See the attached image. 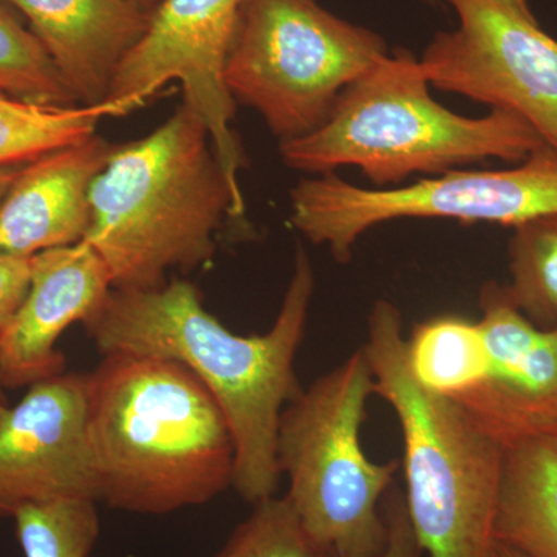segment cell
<instances>
[{
  "label": "cell",
  "mask_w": 557,
  "mask_h": 557,
  "mask_svg": "<svg viewBox=\"0 0 557 557\" xmlns=\"http://www.w3.org/2000/svg\"><path fill=\"white\" fill-rule=\"evenodd\" d=\"M313 293V265L306 249L298 247L281 310L262 335L231 332L205 309L199 289L178 278L153 289L112 288L84 329L102 357L171 359L200 380L233 434L231 486L255 505L276 496L278 423L302 391L295 364Z\"/></svg>",
  "instance_id": "1"
},
{
  "label": "cell",
  "mask_w": 557,
  "mask_h": 557,
  "mask_svg": "<svg viewBox=\"0 0 557 557\" xmlns=\"http://www.w3.org/2000/svg\"><path fill=\"white\" fill-rule=\"evenodd\" d=\"M100 502L134 515L200 507L233 485V434L200 380L171 359L104 355L87 373Z\"/></svg>",
  "instance_id": "2"
},
{
  "label": "cell",
  "mask_w": 557,
  "mask_h": 557,
  "mask_svg": "<svg viewBox=\"0 0 557 557\" xmlns=\"http://www.w3.org/2000/svg\"><path fill=\"white\" fill-rule=\"evenodd\" d=\"M90 203L84 242L121 289L160 288L171 271L207 265L225 219L247 209L186 102L148 137L116 146L91 185Z\"/></svg>",
  "instance_id": "3"
},
{
  "label": "cell",
  "mask_w": 557,
  "mask_h": 557,
  "mask_svg": "<svg viewBox=\"0 0 557 557\" xmlns=\"http://www.w3.org/2000/svg\"><path fill=\"white\" fill-rule=\"evenodd\" d=\"M429 86L410 51L388 53L343 91L319 129L281 143L282 160L321 175L355 166L375 188H397L413 174H445L487 159L522 163L544 148L515 113L461 116L435 101Z\"/></svg>",
  "instance_id": "4"
},
{
  "label": "cell",
  "mask_w": 557,
  "mask_h": 557,
  "mask_svg": "<svg viewBox=\"0 0 557 557\" xmlns=\"http://www.w3.org/2000/svg\"><path fill=\"white\" fill-rule=\"evenodd\" d=\"M362 348L376 395L401 428L406 508L424 555L493 557L505 446L457 401L413 379L397 306L373 304Z\"/></svg>",
  "instance_id": "5"
},
{
  "label": "cell",
  "mask_w": 557,
  "mask_h": 557,
  "mask_svg": "<svg viewBox=\"0 0 557 557\" xmlns=\"http://www.w3.org/2000/svg\"><path fill=\"white\" fill-rule=\"evenodd\" d=\"M375 379L364 348L288 403L278 423L277 465L300 522L335 557H381L387 544L384 497L397 461L364 453L362 426Z\"/></svg>",
  "instance_id": "6"
},
{
  "label": "cell",
  "mask_w": 557,
  "mask_h": 557,
  "mask_svg": "<svg viewBox=\"0 0 557 557\" xmlns=\"http://www.w3.org/2000/svg\"><path fill=\"white\" fill-rule=\"evenodd\" d=\"M387 54L380 35L317 0H244L225 84L278 143L292 141L319 129L343 91Z\"/></svg>",
  "instance_id": "7"
},
{
  "label": "cell",
  "mask_w": 557,
  "mask_h": 557,
  "mask_svg": "<svg viewBox=\"0 0 557 557\" xmlns=\"http://www.w3.org/2000/svg\"><path fill=\"white\" fill-rule=\"evenodd\" d=\"M292 225L346 263L359 237L399 219H450L516 226L557 215V153L544 146L511 170H453L397 188H359L335 172L289 193Z\"/></svg>",
  "instance_id": "8"
},
{
  "label": "cell",
  "mask_w": 557,
  "mask_h": 557,
  "mask_svg": "<svg viewBox=\"0 0 557 557\" xmlns=\"http://www.w3.org/2000/svg\"><path fill=\"white\" fill-rule=\"evenodd\" d=\"M244 0H161L137 46L121 62L104 104L110 116L134 112L170 81L183 87L211 137L231 188L244 199L239 174L244 150L234 132L236 101L225 84V64Z\"/></svg>",
  "instance_id": "9"
},
{
  "label": "cell",
  "mask_w": 557,
  "mask_h": 557,
  "mask_svg": "<svg viewBox=\"0 0 557 557\" xmlns=\"http://www.w3.org/2000/svg\"><path fill=\"white\" fill-rule=\"evenodd\" d=\"M446 2L458 27L418 60L429 84L515 113L557 153V40L497 0Z\"/></svg>",
  "instance_id": "10"
},
{
  "label": "cell",
  "mask_w": 557,
  "mask_h": 557,
  "mask_svg": "<svg viewBox=\"0 0 557 557\" xmlns=\"http://www.w3.org/2000/svg\"><path fill=\"white\" fill-rule=\"evenodd\" d=\"M100 502L87 431V373L51 376L28 387L0 418V519L25 505Z\"/></svg>",
  "instance_id": "11"
},
{
  "label": "cell",
  "mask_w": 557,
  "mask_h": 557,
  "mask_svg": "<svg viewBox=\"0 0 557 557\" xmlns=\"http://www.w3.org/2000/svg\"><path fill=\"white\" fill-rule=\"evenodd\" d=\"M480 307L486 375L454 401L505 448L557 429V325H534L494 282L483 285Z\"/></svg>",
  "instance_id": "12"
},
{
  "label": "cell",
  "mask_w": 557,
  "mask_h": 557,
  "mask_svg": "<svg viewBox=\"0 0 557 557\" xmlns=\"http://www.w3.org/2000/svg\"><path fill=\"white\" fill-rule=\"evenodd\" d=\"M113 282L87 242L33 256L30 289L0 332V375L7 388L30 387L65 372L58 341L101 309Z\"/></svg>",
  "instance_id": "13"
},
{
  "label": "cell",
  "mask_w": 557,
  "mask_h": 557,
  "mask_svg": "<svg viewBox=\"0 0 557 557\" xmlns=\"http://www.w3.org/2000/svg\"><path fill=\"white\" fill-rule=\"evenodd\" d=\"M115 149L95 134L25 164L0 200V248L33 258L83 242L91 223V185Z\"/></svg>",
  "instance_id": "14"
},
{
  "label": "cell",
  "mask_w": 557,
  "mask_h": 557,
  "mask_svg": "<svg viewBox=\"0 0 557 557\" xmlns=\"http://www.w3.org/2000/svg\"><path fill=\"white\" fill-rule=\"evenodd\" d=\"M33 35L76 100L100 106L121 62L148 28L150 14L134 0H7Z\"/></svg>",
  "instance_id": "15"
},
{
  "label": "cell",
  "mask_w": 557,
  "mask_h": 557,
  "mask_svg": "<svg viewBox=\"0 0 557 557\" xmlns=\"http://www.w3.org/2000/svg\"><path fill=\"white\" fill-rule=\"evenodd\" d=\"M494 533L528 557H557V429L505 448Z\"/></svg>",
  "instance_id": "16"
},
{
  "label": "cell",
  "mask_w": 557,
  "mask_h": 557,
  "mask_svg": "<svg viewBox=\"0 0 557 557\" xmlns=\"http://www.w3.org/2000/svg\"><path fill=\"white\" fill-rule=\"evenodd\" d=\"M406 361L421 386L458 399L482 383L490 358L479 321L440 317L416 325L406 338Z\"/></svg>",
  "instance_id": "17"
},
{
  "label": "cell",
  "mask_w": 557,
  "mask_h": 557,
  "mask_svg": "<svg viewBox=\"0 0 557 557\" xmlns=\"http://www.w3.org/2000/svg\"><path fill=\"white\" fill-rule=\"evenodd\" d=\"M110 110L100 106L46 108L7 100L0 104V168L30 163L51 150L97 134Z\"/></svg>",
  "instance_id": "18"
},
{
  "label": "cell",
  "mask_w": 557,
  "mask_h": 557,
  "mask_svg": "<svg viewBox=\"0 0 557 557\" xmlns=\"http://www.w3.org/2000/svg\"><path fill=\"white\" fill-rule=\"evenodd\" d=\"M508 244V298L541 329L557 325V215L512 228Z\"/></svg>",
  "instance_id": "19"
},
{
  "label": "cell",
  "mask_w": 557,
  "mask_h": 557,
  "mask_svg": "<svg viewBox=\"0 0 557 557\" xmlns=\"http://www.w3.org/2000/svg\"><path fill=\"white\" fill-rule=\"evenodd\" d=\"M0 95L46 108L78 102L42 44L7 0H0Z\"/></svg>",
  "instance_id": "20"
},
{
  "label": "cell",
  "mask_w": 557,
  "mask_h": 557,
  "mask_svg": "<svg viewBox=\"0 0 557 557\" xmlns=\"http://www.w3.org/2000/svg\"><path fill=\"white\" fill-rule=\"evenodd\" d=\"M97 500L46 502L14 512L24 557H90L101 533Z\"/></svg>",
  "instance_id": "21"
},
{
  "label": "cell",
  "mask_w": 557,
  "mask_h": 557,
  "mask_svg": "<svg viewBox=\"0 0 557 557\" xmlns=\"http://www.w3.org/2000/svg\"><path fill=\"white\" fill-rule=\"evenodd\" d=\"M214 557H335L311 536L287 497L252 505Z\"/></svg>",
  "instance_id": "22"
},
{
  "label": "cell",
  "mask_w": 557,
  "mask_h": 557,
  "mask_svg": "<svg viewBox=\"0 0 557 557\" xmlns=\"http://www.w3.org/2000/svg\"><path fill=\"white\" fill-rule=\"evenodd\" d=\"M33 258H21L0 248V332L20 310L32 282Z\"/></svg>",
  "instance_id": "23"
},
{
  "label": "cell",
  "mask_w": 557,
  "mask_h": 557,
  "mask_svg": "<svg viewBox=\"0 0 557 557\" xmlns=\"http://www.w3.org/2000/svg\"><path fill=\"white\" fill-rule=\"evenodd\" d=\"M384 518L387 523V544L381 557H426L410 525L405 494L392 486L384 497Z\"/></svg>",
  "instance_id": "24"
},
{
  "label": "cell",
  "mask_w": 557,
  "mask_h": 557,
  "mask_svg": "<svg viewBox=\"0 0 557 557\" xmlns=\"http://www.w3.org/2000/svg\"><path fill=\"white\" fill-rule=\"evenodd\" d=\"M27 163L22 164H13V166H3L0 168V200L5 196L7 190L10 189V186L13 185L14 180H16L17 175L22 171V168Z\"/></svg>",
  "instance_id": "25"
},
{
  "label": "cell",
  "mask_w": 557,
  "mask_h": 557,
  "mask_svg": "<svg viewBox=\"0 0 557 557\" xmlns=\"http://www.w3.org/2000/svg\"><path fill=\"white\" fill-rule=\"evenodd\" d=\"M497 2L520 14V16L527 17V20L537 21L528 0H497Z\"/></svg>",
  "instance_id": "26"
},
{
  "label": "cell",
  "mask_w": 557,
  "mask_h": 557,
  "mask_svg": "<svg viewBox=\"0 0 557 557\" xmlns=\"http://www.w3.org/2000/svg\"><path fill=\"white\" fill-rule=\"evenodd\" d=\"M493 557H528L523 555L519 549L509 547V545L500 544V542H496L494 545Z\"/></svg>",
  "instance_id": "27"
},
{
  "label": "cell",
  "mask_w": 557,
  "mask_h": 557,
  "mask_svg": "<svg viewBox=\"0 0 557 557\" xmlns=\"http://www.w3.org/2000/svg\"><path fill=\"white\" fill-rule=\"evenodd\" d=\"M9 398H7V387L3 384L2 375H0V418L5 416L7 410H9Z\"/></svg>",
  "instance_id": "28"
},
{
  "label": "cell",
  "mask_w": 557,
  "mask_h": 557,
  "mask_svg": "<svg viewBox=\"0 0 557 557\" xmlns=\"http://www.w3.org/2000/svg\"><path fill=\"white\" fill-rule=\"evenodd\" d=\"M134 2L141 7L146 13L152 14L153 10L160 5L161 0H134Z\"/></svg>",
  "instance_id": "29"
},
{
  "label": "cell",
  "mask_w": 557,
  "mask_h": 557,
  "mask_svg": "<svg viewBox=\"0 0 557 557\" xmlns=\"http://www.w3.org/2000/svg\"><path fill=\"white\" fill-rule=\"evenodd\" d=\"M7 100H11V98H7L3 97V95H0V104H2V102H5Z\"/></svg>",
  "instance_id": "30"
}]
</instances>
